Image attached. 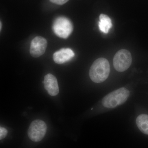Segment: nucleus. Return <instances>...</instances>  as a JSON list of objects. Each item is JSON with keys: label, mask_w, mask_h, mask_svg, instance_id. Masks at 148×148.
Returning <instances> with one entry per match:
<instances>
[{"label": "nucleus", "mask_w": 148, "mask_h": 148, "mask_svg": "<svg viewBox=\"0 0 148 148\" xmlns=\"http://www.w3.org/2000/svg\"><path fill=\"white\" fill-rule=\"evenodd\" d=\"M110 70L108 61L105 58H99L93 62L90 67L89 76L93 82L100 83L108 78Z\"/></svg>", "instance_id": "obj_1"}, {"label": "nucleus", "mask_w": 148, "mask_h": 148, "mask_svg": "<svg viewBox=\"0 0 148 148\" xmlns=\"http://www.w3.org/2000/svg\"><path fill=\"white\" fill-rule=\"evenodd\" d=\"M130 94L129 90L125 88H121L104 97L102 100V105L107 108H114L127 101Z\"/></svg>", "instance_id": "obj_2"}, {"label": "nucleus", "mask_w": 148, "mask_h": 148, "mask_svg": "<svg viewBox=\"0 0 148 148\" xmlns=\"http://www.w3.org/2000/svg\"><path fill=\"white\" fill-rule=\"evenodd\" d=\"M53 30L56 36L62 38H67L73 31L72 22L68 18L59 17L53 22Z\"/></svg>", "instance_id": "obj_3"}, {"label": "nucleus", "mask_w": 148, "mask_h": 148, "mask_svg": "<svg viewBox=\"0 0 148 148\" xmlns=\"http://www.w3.org/2000/svg\"><path fill=\"white\" fill-rule=\"evenodd\" d=\"M132 64V56L129 51L122 49L119 51L113 59L114 69L118 72H123L127 70Z\"/></svg>", "instance_id": "obj_4"}, {"label": "nucleus", "mask_w": 148, "mask_h": 148, "mask_svg": "<svg viewBox=\"0 0 148 148\" xmlns=\"http://www.w3.org/2000/svg\"><path fill=\"white\" fill-rule=\"evenodd\" d=\"M47 126L45 122L40 120L34 121L29 126L28 136L32 141L40 142L45 136Z\"/></svg>", "instance_id": "obj_5"}, {"label": "nucleus", "mask_w": 148, "mask_h": 148, "mask_svg": "<svg viewBox=\"0 0 148 148\" xmlns=\"http://www.w3.org/2000/svg\"><path fill=\"white\" fill-rule=\"evenodd\" d=\"M47 46L46 39L41 36L35 37L32 40L30 46L31 55L35 58L40 57L45 52Z\"/></svg>", "instance_id": "obj_6"}, {"label": "nucleus", "mask_w": 148, "mask_h": 148, "mask_svg": "<svg viewBox=\"0 0 148 148\" xmlns=\"http://www.w3.org/2000/svg\"><path fill=\"white\" fill-rule=\"evenodd\" d=\"M44 87L49 94L52 96H56L59 93L57 79L51 74L46 75L44 78Z\"/></svg>", "instance_id": "obj_7"}, {"label": "nucleus", "mask_w": 148, "mask_h": 148, "mask_svg": "<svg viewBox=\"0 0 148 148\" xmlns=\"http://www.w3.org/2000/svg\"><path fill=\"white\" fill-rule=\"evenodd\" d=\"M74 56L75 53L71 49H62L53 53V61L56 64H64L71 60Z\"/></svg>", "instance_id": "obj_8"}, {"label": "nucleus", "mask_w": 148, "mask_h": 148, "mask_svg": "<svg viewBox=\"0 0 148 148\" xmlns=\"http://www.w3.org/2000/svg\"><path fill=\"white\" fill-rule=\"evenodd\" d=\"M99 19L98 26L100 31L104 34H108L112 26L111 18L108 15L101 14Z\"/></svg>", "instance_id": "obj_9"}, {"label": "nucleus", "mask_w": 148, "mask_h": 148, "mask_svg": "<svg viewBox=\"0 0 148 148\" xmlns=\"http://www.w3.org/2000/svg\"><path fill=\"white\" fill-rule=\"evenodd\" d=\"M136 122L140 131L146 135H148V115H140L137 117Z\"/></svg>", "instance_id": "obj_10"}, {"label": "nucleus", "mask_w": 148, "mask_h": 148, "mask_svg": "<svg viewBox=\"0 0 148 148\" xmlns=\"http://www.w3.org/2000/svg\"><path fill=\"white\" fill-rule=\"evenodd\" d=\"M8 134V131L6 129L3 127H0V139L2 140L5 138Z\"/></svg>", "instance_id": "obj_11"}, {"label": "nucleus", "mask_w": 148, "mask_h": 148, "mask_svg": "<svg viewBox=\"0 0 148 148\" xmlns=\"http://www.w3.org/2000/svg\"><path fill=\"white\" fill-rule=\"evenodd\" d=\"M51 2L59 5H62L66 3L69 0H49Z\"/></svg>", "instance_id": "obj_12"}, {"label": "nucleus", "mask_w": 148, "mask_h": 148, "mask_svg": "<svg viewBox=\"0 0 148 148\" xmlns=\"http://www.w3.org/2000/svg\"><path fill=\"white\" fill-rule=\"evenodd\" d=\"M0 24H1V26H0V27H1V28H0V29H1V27H2L1 22V23H0Z\"/></svg>", "instance_id": "obj_13"}]
</instances>
